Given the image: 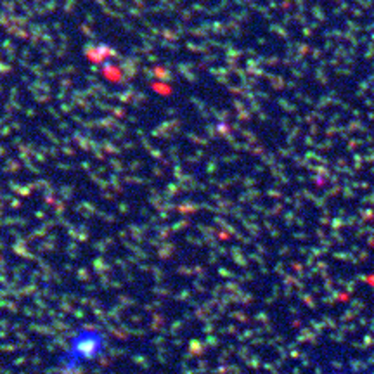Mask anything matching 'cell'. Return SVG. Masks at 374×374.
Masks as SVG:
<instances>
[{
  "label": "cell",
  "mask_w": 374,
  "mask_h": 374,
  "mask_svg": "<svg viewBox=\"0 0 374 374\" xmlns=\"http://www.w3.org/2000/svg\"><path fill=\"white\" fill-rule=\"evenodd\" d=\"M106 334L101 329L82 328L73 336H69L62 350L61 364L66 371L80 369L88 366L106 350Z\"/></svg>",
  "instance_id": "cell-1"
}]
</instances>
